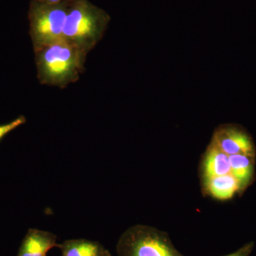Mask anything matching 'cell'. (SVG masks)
Listing matches in <instances>:
<instances>
[{
    "mask_svg": "<svg viewBox=\"0 0 256 256\" xmlns=\"http://www.w3.org/2000/svg\"><path fill=\"white\" fill-rule=\"evenodd\" d=\"M57 236L40 229L30 228L25 235L18 256H47L52 249L58 248Z\"/></svg>",
    "mask_w": 256,
    "mask_h": 256,
    "instance_id": "cell-6",
    "label": "cell"
},
{
    "mask_svg": "<svg viewBox=\"0 0 256 256\" xmlns=\"http://www.w3.org/2000/svg\"><path fill=\"white\" fill-rule=\"evenodd\" d=\"M36 1L48 3V4H60V3L68 2L70 0H36Z\"/></svg>",
    "mask_w": 256,
    "mask_h": 256,
    "instance_id": "cell-13",
    "label": "cell"
},
{
    "mask_svg": "<svg viewBox=\"0 0 256 256\" xmlns=\"http://www.w3.org/2000/svg\"><path fill=\"white\" fill-rule=\"evenodd\" d=\"M116 252L117 256H184L168 234L144 225L127 229L120 237Z\"/></svg>",
    "mask_w": 256,
    "mask_h": 256,
    "instance_id": "cell-4",
    "label": "cell"
},
{
    "mask_svg": "<svg viewBox=\"0 0 256 256\" xmlns=\"http://www.w3.org/2000/svg\"><path fill=\"white\" fill-rule=\"evenodd\" d=\"M110 22L107 12L89 0H70L63 40L88 54L102 40Z\"/></svg>",
    "mask_w": 256,
    "mask_h": 256,
    "instance_id": "cell-2",
    "label": "cell"
},
{
    "mask_svg": "<svg viewBox=\"0 0 256 256\" xmlns=\"http://www.w3.org/2000/svg\"><path fill=\"white\" fill-rule=\"evenodd\" d=\"M228 156L230 174L238 180L242 188H245L250 182L254 174V156L240 154Z\"/></svg>",
    "mask_w": 256,
    "mask_h": 256,
    "instance_id": "cell-10",
    "label": "cell"
},
{
    "mask_svg": "<svg viewBox=\"0 0 256 256\" xmlns=\"http://www.w3.org/2000/svg\"><path fill=\"white\" fill-rule=\"evenodd\" d=\"M62 256H111L105 247L95 240L84 238L65 240L58 246Z\"/></svg>",
    "mask_w": 256,
    "mask_h": 256,
    "instance_id": "cell-9",
    "label": "cell"
},
{
    "mask_svg": "<svg viewBox=\"0 0 256 256\" xmlns=\"http://www.w3.org/2000/svg\"><path fill=\"white\" fill-rule=\"evenodd\" d=\"M254 246V242H249V244H246L245 246L240 248L236 252L225 256H249L252 254Z\"/></svg>",
    "mask_w": 256,
    "mask_h": 256,
    "instance_id": "cell-12",
    "label": "cell"
},
{
    "mask_svg": "<svg viewBox=\"0 0 256 256\" xmlns=\"http://www.w3.org/2000/svg\"><path fill=\"white\" fill-rule=\"evenodd\" d=\"M206 194L220 201L230 200L242 190V185L233 175L228 174L203 180Z\"/></svg>",
    "mask_w": 256,
    "mask_h": 256,
    "instance_id": "cell-7",
    "label": "cell"
},
{
    "mask_svg": "<svg viewBox=\"0 0 256 256\" xmlns=\"http://www.w3.org/2000/svg\"><path fill=\"white\" fill-rule=\"evenodd\" d=\"M37 78L42 85L64 89L85 72L88 54L62 40L34 50Z\"/></svg>",
    "mask_w": 256,
    "mask_h": 256,
    "instance_id": "cell-1",
    "label": "cell"
},
{
    "mask_svg": "<svg viewBox=\"0 0 256 256\" xmlns=\"http://www.w3.org/2000/svg\"><path fill=\"white\" fill-rule=\"evenodd\" d=\"M202 173L203 180L230 174L228 156L210 142L202 162Z\"/></svg>",
    "mask_w": 256,
    "mask_h": 256,
    "instance_id": "cell-8",
    "label": "cell"
},
{
    "mask_svg": "<svg viewBox=\"0 0 256 256\" xmlns=\"http://www.w3.org/2000/svg\"><path fill=\"white\" fill-rule=\"evenodd\" d=\"M210 142L228 156L238 154L255 156L252 139L244 131L233 126L226 124L217 128Z\"/></svg>",
    "mask_w": 256,
    "mask_h": 256,
    "instance_id": "cell-5",
    "label": "cell"
},
{
    "mask_svg": "<svg viewBox=\"0 0 256 256\" xmlns=\"http://www.w3.org/2000/svg\"><path fill=\"white\" fill-rule=\"evenodd\" d=\"M26 118L24 116H20L10 121L8 124H0V141L8 136L10 132H12L15 129L26 124Z\"/></svg>",
    "mask_w": 256,
    "mask_h": 256,
    "instance_id": "cell-11",
    "label": "cell"
},
{
    "mask_svg": "<svg viewBox=\"0 0 256 256\" xmlns=\"http://www.w3.org/2000/svg\"><path fill=\"white\" fill-rule=\"evenodd\" d=\"M69 2L60 4L30 2L28 20L34 50L63 40Z\"/></svg>",
    "mask_w": 256,
    "mask_h": 256,
    "instance_id": "cell-3",
    "label": "cell"
}]
</instances>
